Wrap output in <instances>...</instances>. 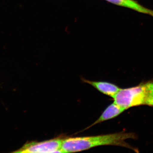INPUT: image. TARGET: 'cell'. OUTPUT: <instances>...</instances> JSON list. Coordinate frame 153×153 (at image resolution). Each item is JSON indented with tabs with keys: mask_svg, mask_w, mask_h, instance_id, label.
<instances>
[{
	"mask_svg": "<svg viewBox=\"0 0 153 153\" xmlns=\"http://www.w3.org/2000/svg\"><path fill=\"white\" fill-rule=\"evenodd\" d=\"M63 139L57 137L41 142H31L25 144L16 153H63L62 145Z\"/></svg>",
	"mask_w": 153,
	"mask_h": 153,
	"instance_id": "3957f363",
	"label": "cell"
},
{
	"mask_svg": "<svg viewBox=\"0 0 153 153\" xmlns=\"http://www.w3.org/2000/svg\"><path fill=\"white\" fill-rule=\"evenodd\" d=\"M82 81L90 84L100 92L113 98L120 90L117 85L113 83L103 81H93L82 78Z\"/></svg>",
	"mask_w": 153,
	"mask_h": 153,
	"instance_id": "277c9868",
	"label": "cell"
},
{
	"mask_svg": "<svg viewBox=\"0 0 153 153\" xmlns=\"http://www.w3.org/2000/svg\"><path fill=\"white\" fill-rule=\"evenodd\" d=\"M126 109L124 108L114 102L105 108L97 120L85 129L90 128L91 126H93L97 124L101 123L105 121L114 118L122 113Z\"/></svg>",
	"mask_w": 153,
	"mask_h": 153,
	"instance_id": "5b68a950",
	"label": "cell"
},
{
	"mask_svg": "<svg viewBox=\"0 0 153 153\" xmlns=\"http://www.w3.org/2000/svg\"><path fill=\"white\" fill-rule=\"evenodd\" d=\"M133 133L124 132L95 136L69 137L63 139L62 149L63 153L76 152L102 146H116L130 149L136 152L138 151L126 142L129 139H135Z\"/></svg>",
	"mask_w": 153,
	"mask_h": 153,
	"instance_id": "6da1fadb",
	"label": "cell"
},
{
	"mask_svg": "<svg viewBox=\"0 0 153 153\" xmlns=\"http://www.w3.org/2000/svg\"><path fill=\"white\" fill-rule=\"evenodd\" d=\"M113 98L114 102L126 110L140 105L153 107V81L142 82L134 87L120 88Z\"/></svg>",
	"mask_w": 153,
	"mask_h": 153,
	"instance_id": "7a4b0ae2",
	"label": "cell"
},
{
	"mask_svg": "<svg viewBox=\"0 0 153 153\" xmlns=\"http://www.w3.org/2000/svg\"><path fill=\"white\" fill-rule=\"evenodd\" d=\"M116 5L131 9L140 13L153 17V10L146 8L135 0H105Z\"/></svg>",
	"mask_w": 153,
	"mask_h": 153,
	"instance_id": "8992f818",
	"label": "cell"
}]
</instances>
